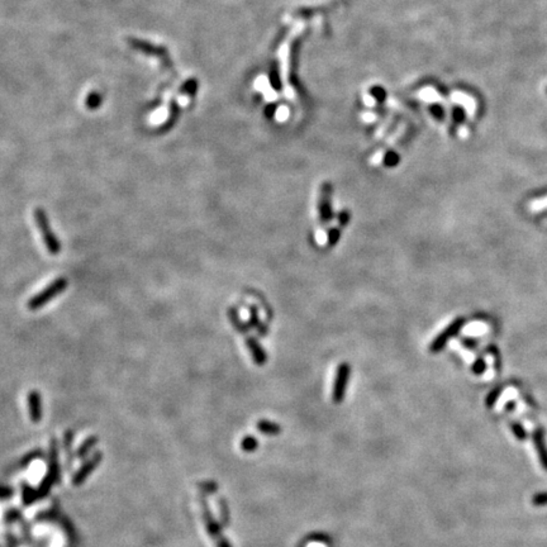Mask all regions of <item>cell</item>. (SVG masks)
Listing matches in <instances>:
<instances>
[{"mask_svg":"<svg viewBox=\"0 0 547 547\" xmlns=\"http://www.w3.org/2000/svg\"><path fill=\"white\" fill-rule=\"evenodd\" d=\"M465 111H464V108L462 107H455L453 108V123L455 124H461L464 120H465Z\"/></svg>","mask_w":547,"mask_h":547,"instance_id":"ffe728a7","label":"cell"},{"mask_svg":"<svg viewBox=\"0 0 547 547\" xmlns=\"http://www.w3.org/2000/svg\"><path fill=\"white\" fill-rule=\"evenodd\" d=\"M533 442H535V447L538 453V459L541 462L542 468L547 472V446L545 442V432L542 428H537L533 432Z\"/></svg>","mask_w":547,"mask_h":547,"instance_id":"9c48e42d","label":"cell"},{"mask_svg":"<svg viewBox=\"0 0 547 547\" xmlns=\"http://www.w3.org/2000/svg\"><path fill=\"white\" fill-rule=\"evenodd\" d=\"M221 516H222V522L225 523H228V521H229V512H228V507L227 504H226L225 500H221Z\"/></svg>","mask_w":547,"mask_h":547,"instance_id":"d4e9b609","label":"cell"},{"mask_svg":"<svg viewBox=\"0 0 547 547\" xmlns=\"http://www.w3.org/2000/svg\"><path fill=\"white\" fill-rule=\"evenodd\" d=\"M431 113H432V115H434V118H437V119H443V117H445V111H443V108L441 107L440 104L432 105V108H431Z\"/></svg>","mask_w":547,"mask_h":547,"instance_id":"cb8c5ba5","label":"cell"},{"mask_svg":"<svg viewBox=\"0 0 547 547\" xmlns=\"http://www.w3.org/2000/svg\"><path fill=\"white\" fill-rule=\"evenodd\" d=\"M35 221L38 229L41 232L42 238H43V244L48 252L51 255H54V256L58 255L61 252V250H62V246H61L58 238L55 236L54 231L51 228L50 222H48L47 214H46L43 208L35 209Z\"/></svg>","mask_w":547,"mask_h":547,"instance_id":"7a4b0ae2","label":"cell"},{"mask_svg":"<svg viewBox=\"0 0 547 547\" xmlns=\"http://www.w3.org/2000/svg\"><path fill=\"white\" fill-rule=\"evenodd\" d=\"M27 402H28V409H29V417L35 423L41 421L42 418V399L39 393L37 390H32L28 393L27 396Z\"/></svg>","mask_w":547,"mask_h":547,"instance_id":"ba28073f","label":"cell"},{"mask_svg":"<svg viewBox=\"0 0 547 547\" xmlns=\"http://www.w3.org/2000/svg\"><path fill=\"white\" fill-rule=\"evenodd\" d=\"M67 285H69V282H67L66 278L61 276V278L55 279L54 282L50 283L43 290L38 291L35 297H32L31 299L27 302V308H28L29 310L41 309V308H43L48 302H51L52 299H55L57 295H60L61 293H63V291L66 290Z\"/></svg>","mask_w":547,"mask_h":547,"instance_id":"6da1fadb","label":"cell"},{"mask_svg":"<svg viewBox=\"0 0 547 547\" xmlns=\"http://www.w3.org/2000/svg\"><path fill=\"white\" fill-rule=\"evenodd\" d=\"M500 393H502V388H494V389L488 394L487 399H485V404H487L488 408H493L494 404L497 403L498 398H499Z\"/></svg>","mask_w":547,"mask_h":547,"instance_id":"e0dca14e","label":"cell"},{"mask_svg":"<svg viewBox=\"0 0 547 547\" xmlns=\"http://www.w3.org/2000/svg\"><path fill=\"white\" fill-rule=\"evenodd\" d=\"M100 100H101V96L99 93H93V94H90L88 96V99H86V104H88L89 108H96L100 105Z\"/></svg>","mask_w":547,"mask_h":547,"instance_id":"603a6c76","label":"cell"},{"mask_svg":"<svg viewBox=\"0 0 547 547\" xmlns=\"http://www.w3.org/2000/svg\"><path fill=\"white\" fill-rule=\"evenodd\" d=\"M99 460H100V455H99V453H98V455H95L94 459L90 460V461H89L88 464H86V465L84 466V468L80 469L79 472H76L75 478H74V484L77 485V484H80V483H82V481H84V479H85L86 476H88L89 472H92L93 469L95 468V465L98 464Z\"/></svg>","mask_w":547,"mask_h":547,"instance_id":"8fae6325","label":"cell"},{"mask_svg":"<svg viewBox=\"0 0 547 547\" xmlns=\"http://www.w3.org/2000/svg\"><path fill=\"white\" fill-rule=\"evenodd\" d=\"M340 238H341V229L339 227L329 228L328 232H327V245L329 247H335L339 244Z\"/></svg>","mask_w":547,"mask_h":547,"instance_id":"2e32d148","label":"cell"},{"mask_svg":"<svg viewBox=\"0 0 547 547\" xmlns=\"http://www.w3.org/2000/svg\"><path fill=\"white\" fill-rule=\"evenodd\" d=\"M510 430L518 441H526L528 438L527 431L523 428V426L519 422H510Z\"/></svg>","mask_w":547,"mask_h":547,"instance_id":"9a60e30c","label":"cell"},{"mask_svg":"<svg viewBox=\"0 0 547 547\" xmlns=\"http://www.w3.org/2000/svg\"><path fill=\"white\" fill-rule=\"evenodd\" d=\"M351 377V366L348 362H341L336 369L335 380L332 385V402L336 404L342 403L347 392L348 381Z\"/></svg>","mask_w":547,"mask_h":547,"instance_id":"277c9868","label":"cell"},{"mask_svg":"<svg viewBox=\"0 0 547 547\" xmlns=\"http://www.w3.org/2000/svg\"><path fill=\"white\" fill-rule=\"evenodd\" d=\"M350 219H351V213L348 209H341L337 214V221H339V225L341 227H347Z\"/></svg>","mask_w":547,"mask_h":547,"instance_id":"d6986e66","label":"cell"},{"mask_svg":"<svg viewBox=\"0 0 547 547\" xmlns=\"http://www.w3.org/2000/svg\"><path fill=\"white\" fill-rule=\"evenodd\" d=\"M399 161H400V156L396 153V151H388L384 155V158H383V165L385 166V168L388 169H393L396 168V166H398Z\"/></svg>","mask_w":547,"mask_h":547,"instance_id":"5bb4252c","label":"cell"},{"mask_svg":"<svg viewBox=\"0 0 547 547\" xmlns=\"http://www.w3.org/2000/svg\"><path fill=\"white\" fill-rule=\"evenodd\" d=\"M546 93H547V89H546Z\"/></svg>","mask_w":547,"mask_h":547,"instance_id":"4316f807","label":"cell"},{"mask_svg":"<svg viewBox=\"0 0 547 547\" xmlns=\"http://www.w3.org/2000/svg\"><path fill=\"white\" fill-rule=\"evenodd\" d=\"M256 427L261 434H267V436H276V434L282 432L280 424L276 423V422L269 421V419H260L256 423Z\"/></svg>","mask_w":547,"mask_h":547,"instance_id":"30bf717a","label":"cell"},{"mask_svg":"<svg viewBox=\"0 0 547 547\" xmlns=\"http://www.w3.org/2000/svg\"><path fill=\"white\" fill-rule=\"evenodd\" d=\"M228 318H229V321H231L232 324L236 327L237 331L244 333H246L247 331H248V327L245 324L244 321L241 320L240 314H238V310L236 309V308H229V309H228Z\"/></svg>","mask_w":547,"mask_h":547,"instance_id":"7c38bea8","label":"cell"},{"mask_svg":"<svg viewBox=\"0 0 547 547\" xmlns=\"http://www.w3.org/2000/svg\"><path fill=\"white\" fill-rule=\"evenodd\" d=\"M200 506H202V512H203V519L206 523L207 531H208L209 536L215 541L217 547H232L231 544L228 542L227 538L225 537V535L222 533L221 526L218 525V522L215 521L212 517V513L209 510L208 504L204 499H200Z\"/></svg>","mask_w":547,"mask_h":547,"instance_id":"8992f818","label":"cell"},{"mask_svg":"<svg viewBox=\"0 0 547 547\" xmlns=\"http://www.w3.org/2000/svg\"><path fill=\"white\" fill-rule=\"evenodd\" d=\"M514 408V403L513 402H509L508 403V405L506 407V409H508V411H512V409Z\"/></svg>","mask_w":547,"mask_h":547,"instance_id":"484cf974","label":"cell"},{"mask_svg":"<svg viewBox=\"0 0 547 547\" xmlns=\"http://www.w3.org/2000/svg\"><path fill=\"white\" fill-rule=\"evenodd\" d=\"M464 326H465V318L459 317V318L453 320V322L450 323L449 326L446 327V328L442 329V331L438 333L437 337H434V339L432 340V342L430 343V351L432 352V354H437V352L442 351L443 348L446 347L447 343H449L453 337H456V336L459 335L460 331H461Z\"/></svg>","mask_w":547,"mask_h":547,"instance_id":"3957f363","label":"cell"},{"mask_svg":"<svg viewBox=\"0 0 547 547\" xmlns=\"http://www.w3.org/2000/svg\"><path fill=\"white\" fill-rule=\"evenodd\" d=\"M532 504L536 507H542L547 504V491H541V493H536L532 497Z\"/></svg>","mask_w":547,"mask_h":547,"instance_id":"44dd1931","label":"cell"},{"mask_svg":"<svg viewBox=\"0 0 547 547\" xmlns=\"http://www.w3.org/2000/svg\"><path fill=\"white\" fill-rule=\"evenodd\" d=\"M472 370L475 375H481V374H484V371L487 370V364H485V361L483 360V358H478V360L472 364Z\"/></svg>","mask_w":547,"mask_h":547,"instance_id":"7402d4cb","label":"cell"},{"mask_svg":"<svg viewBox=\"0 0 547 547\" xmlns=\"http://www.w3.org/2000/svg\"><path fill=\"white\" fill-rule=\"evenodd\" d=\"M260 324V316H259V309L255 305L250 307V317H248V326L257 328Z\"/></svg>","mask_w":547,"mask_h":547,"instance_id":"ac0fdd59","label":"cell"},{"mask_svg":"<svg viewBox=\"0 0 547 547\" xmlns=\"http://www.w3.org/2000/svg\"><path fill=\"white\" fill-rule=\"evenodd\" d=\"M246 346L248 348V351H250L251 358H252V360L255 361V364L257 366H264L267 362V354H266L265 348L260 345L257 339H255V337H247Z\"/></svg>","mask_w":547,"mask_h":547,"instance_id":"52a82bcc","label":"cell"},{"mask_svg":"<svg viewBox=\"0 0 547 547\" xmlns=\"http://www.w3.org/2000/svg\"><path fill=\"white\" fill-rule=\"evenodd\" d=\"M332 184L324 181L321 185L320 198H318V217L322 225H328L335 217L332 208Z\"/></svg>","mask_w":547,"mask_h":547,"instance_id":"5b68a950","label":"cell"},{"mask_svg":"<svg viewBox=\"0 0 547 547\" xmlns=\"http://www.w3.org/2000/svg\"><path fill=\"white\" fill-rule=\"evenodd\" d=\"M241 450H244L245 453H253V451H256L257 447H259V441H257L256 437L251 436V434H247L246 437H244L242 440H241Z\"/></svg>","mask_w":547,"mask_h":547,"instance_id":"4fadbf2b","label":"cell"}]
</instances>
